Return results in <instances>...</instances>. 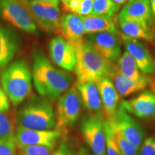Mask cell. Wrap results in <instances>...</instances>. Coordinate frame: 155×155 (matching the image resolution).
Here are the masks:
<instances>
[{
	"mask_svg": "<svg viewBox=\"0 0 155 155\" xmlns=\"http://www.w3.org/2000/svg\"><path fill=\"white\" fill-rule=\"evenodd\" d=\"M32 78L35 88L40 96L57 101L73 84V76L67 71L53 66L41 50L32 55Z\"/></svg>",
	"mask_w": 155,
	"mask_h": 155,
	"instance_id": "1",
	"label": "cell"
},
{
	"mask_svg": "<svg viewBox=\"0 0 155 155\" xmlns=\"http://www.w3.org/2000/svg\"><path fill=\"white\" fill-rule=\"evenodd\" d=\"M76 64L75 72L76 84L93 81L97 83L104 77H111L116 70V64L104 58L95 50L91 44L85 40L75 50Z\"/></svg>",
	"mask_w": 155,
	"mask_h": 155,
	"instance_id": "2",
	"label": "cell"
},
{
	"mask_svg": "<svg viewBox=\"0 0 155 155\" xmlns=\"http://www.w3.org/2000/svg\"><path fill=\"white\" fill-rule=\"evenodd\" d=\"M0 84L13 105L24 102L32 92V73L26 61L17 59L7 65L0 76Z\"/></svg>",
	"mask_w": 155,
	"mask_h": 155,
	"instance_id": "3",
	"label": "cell"
},
{
	"mask_svg": "<svg viewBox=\"0 0 155 155\" xmlns=\"http://www.w3.org/2000/svg\"><path fill=\"white\" fill-rule=\"evenodd\" d=\"M17 121L20 127L38 130L53 129L55 116L51 101L45 97H32L18 110Z\"/></svg>",
	"mask_w": 155,
	"mask_h": 155,
	"instance_id": "4",
	"label": "cell"
},
{
	"mask_svg": "<svg viewBox=\"0 0 155 155\" xmlns=\"http://www.w3.org/2000/svg\"><path fill=\"white\" fill-rule=\"evenodd\" d=\"M0 17L27 33L38 34V25L23 0H0Z\"/></svg>",
	"mask_w": 155,
	"mask_h": 155,
	"instance_id": "5",
	"label": "cell"
},
{
	"mask_svg": "<svg viewBox=\"0 0 155 155\" xmlns=\"http://www.w3.org/2000/svg\"><path fill=\"white\" fill-rule=\"evenodd\" d=\"M81 96L75 87H72L60 96L56 107L55 126L57 129L72 127L78 121L81 111Z\"/></svg>",
	"mask_w": 155,
	"mask_h": 155,
	"instance_id": "6",
	"label": "cell"
},
{
	"mask_svg": "<svg viewBox=\"0 0 155 155\" xmlns=\"http://www.w3.org/2000/svg\"><path fill=\"white\" fill-rule=\"evenodd\" d=\"M37 25L48 33L58 32L61 22L59 0H23Z\"/></svg>",
	"mask_w": 155,
	"mask_h": 155,
	"instance_id": "7",
	"label": "cell"
},
{
	"mask_svg": "<svg viewBox=\"0 0 155 155\" xmlns=\"http://www.w3.org/2000/svg\"><path fill=\"white\" fill-rule=\"evenodd\" d=\"M104 119L94 115L85 116L79 123V129L94 155H106V137Z\"/></svg>",
	"mask_w": 155,
	"mask_h": 155,
	"instance_id": "8",
	"label": "cell"
},
{
	"mask_svg": "<svg viewBox=\"0 0 155 155\" xmlns=\"http://www.w3.org/2000/svg\"><path fill=\"white\" fill-rule=\"evenodd\" d=\"M86 40L103 58L112 63L118 61L121 53V42L119 33L110 32L88 34Z\"/></svg>",
	"mask_w": 155,
	"mask_h": 155,
	"instance_id": "9",
	"label": "cell"
},
{
	"mask_svg": "<svg viewBox=\"0 0 155 155\" xmlns=\"http://www.w3.org/2000/svg\"><path fill=\"white\" fill-rule=\"evenodd\" d=\"M111 122L116 126L126 139L137 149H139L147 137L146 130L129 112L119 105L115 119Z\"/></svg>",
	"mask_w": 155,
	"mask_h": 155,
	"instance_id": "10",
	"label": "cell"
},
{
	"mask_svg": "<svg viewBox=\"0 0 155 155\" xmlns=\"http://www.w3.org/2000/svg\"><path fill=\"white\" fill-rule=\"evenodd\" d=\"M61 134V131L58 129L38 130L19 126L15 131V141L18 147L28 145H42L55 148Z\"/></svg>",
	"mask_w": 155,
	"mask_h": 155,
	"instance_id": "11",
	"label": "cell"
},
{
	"mask_svg": "<svg viewBox=\"0 0 155 155\" xmlns=\"http://www.w3.org/2000/svg\"><path fill=\"white\" fill-rule=\"evenodd\" d=\"M119 105L139 119H155V84L151 90H145L129 100H123Z\"/></svg>",
	"mask_w": 155,
	"mask_h": 155,
	"instance_id": "12",
	"label": "cell"
},
{
	"mask_svg": "<svg viewBox=\"0 0 155 155\" xmlns=\"http://www.w3.org/2000/svg\"><path fill=\"white\" fill-rule=\"evenodd\" d=\"M126 51L131 55L139 69L146 75H155V59L148 48L137 39L120 35Z\"/></svg>",
	"mask_w": 155,
	"mask_h": 155,
	"instance_id": "13",
	"label": "cell"
},
{
	"mask_svg": "<svg viewBox=\"0 0 155 155\" xmlns=\"http://www.w3.org/2000/svg\"><path fill=\"white\" fill-rule=\"evenodd\" d=\"M50 59L55 65L70 72L75 71L76 55L73 48L61 35L54 37L48 45Z\"/></svg>",
	"mask_w": 155,
	"mask_h": 155,
	"instance_id": "14",
	"label": "cell"
},
{
	"mask_svg": "<svg viewBox=\"0 0 155 155\" xmlns=\"http://www.w3.org/2000/svg\"><path fill=\"white\" fill-rule=\"evenodd\" d=\"M58 33L61 34L75 52L76 48L85 40L86 31L82 17L73 13L63 15L61 18Z\"/></svg>",
	"mask_w": 155,
	"mask_h": 155,
	"instance_id": "15",
	"label": "cell"
},
{
	"mask_svg": "<svg viewBox=\"0 0 155 155\" xmlns=\"http://www.w3.org/2000/svg\"><path fill=\"white\" fill-rule=\"evenodd\" d=\"M97 85L101 98L105 120L113 121L119 105V95L109 78H102L97 82Z\"/></svg>",
	"mask_w": 155,
	"mask_h": 155,
	"instance_id": "16",
	"label": "cell"
},
{
	"mask_svg": "<svg viewBox=\"0 0 155 155\" xmlns=\"http://www.w3.org/2000/svg\"><path fill=\"white\" fill-rule=\"evenodd\" d=\"M110 79L114 83L119 96L121 97H127L135 93L142 91L147 87H152L154 83V79L149 76V75H145L138 80L128 78L119 73L116 68V70L112 73Z\"/></svg>",
	"mask_w": 155,
	"mask_h": 155,
	"instance_id": "17",
	"label": "cell"
},
{
	"mask_svg": "<svg viewBox=\"0 0 155 155\" xmlns=\"http://www.w3.org/2000/svg\"><path fill=\"white\" fill-rule=\"evenodd\" d=\"M75 86L80 94L83 106L91 115L105 119L101 98L97 83L89 81L82 84H76Z\"/></svg>",
	"mask_w": 155,
	"mask_h": 155,
	"instance_id": "18",
	"label": "cell"
},
{
	"mask_svg": "<svg viewBox=\"0 0 155 155\" xmlns=\"http://www.w3.org/2000/svg\"><path fill=\"white\" fill-rule=\"evenodd\" d=\"M121 35L137 40L155 41V25L153 21L144 22L137 20H119Z\"/></svg>",
	"mask_w": 155,
	"mask_h": 155,
	"instance_id": "19",
	"label": "cell"
},
{
	"mask_svg": "<svg viewBox=\"0 0 155 155\" xmlns=\"http://www.w3.org/2000/svg\"><path fill=\"white\" fill-rule=\"evenodd\" d=\"M17 33L0 24V68L9 65L20 48Z\"/></svg>",
	"mask_w": 155,
	"mask_h": 155,
	"instance_id": "20",
	"label": "cell"
},
{
	"mask_svg": "<svg viewBox=\"0 0 155 155\" xmlns=\"http://www.w3.org/2000/svg\"><path fill=\"white\" fill-rule=\"evenodd\" d=\"M119 20L152 22V13L150 0H129L121 9Z\"/></svg>",
	"mask_w": 155,
	"mask_h": 155,
	"instance_id": "21",
	"label": "cell"
},
{
	"mask_svg": "<svg viewBox=\"0 0 155 155\" xmlns=\"http://www.w3.org/2000/svg\"><path fill=\"white\" fill-rule=\"evenodd\" d=\"M86 34L110 32L119 33L115 17L96 16L90 15L82 17Z\"/></svg>",
	"mask_w": 155,
	"mask_h": 155,
	"instance_id": "22",
	"label": "cell"
},
{
	"mask_svg": "<svg viewBox=\"0 0 155 155\" xmlns=\"http://www.w3.org/2000/svg\"><path fill=\"white\" fill-rule=\"evenodd\" d=\"M116 65L119 73L128 78L138 80L146 75L141 73L137 66L134 59L127 51H125L122 54V55L120 56L117 61V64Z\"/></svg>",
	"mask_w": 155,
	"mask_h": 155,
	"instance_id": "23",
	"label": "cell"
},
{
	"mask_svg": "<svg viewBox=\"0 0 155 155\" xmlns=\"http://www.w3.org/2000/svg\"><path fill=\"white\" fill-rule=\"evenodd\" d=\"M111 125V133L116 144L119 147L120 152L122 155H138L139 149H137L134 145H133L128 139L124 137V135L120 132L119 129L111 121H109Z\"/></svg>",
	"mask_w": 155,
	"mask_h": 155,
	"instance_id": "24",
	"label": "cell"
},
{
	"mask_svg": "<svg viewBox=\"0 0 155 155\" xmlns=\"http://www.w3.org/2000/svg\"><path fill=\"white\" fill-rule=\"evenodd\" d=\"M120 6L112 0H94L93 15L101 17H115Z\"/></svg>",
	"mask_w": 155,
	"mask_h": 155,
	"instance_id": "25",
	"label": "cell"
},
{
	"mask_svg": "<svg viewBox=\"0 0 155 155\" xmlns=\"http://www.w3.org/2000/svg\"><path fill=\"white\" fill-rule=\"evenodd\" d=\"M15 129L13 121L5 113L0 112V139H15Z\"/></svg>",
	"mask_w": 155,
	"mask_h": 155,
	"instance_id": "26",
	"label": "cell"
},
{
	"mask_svg": "<svg viewBox=\"0 0 155 155\" xmlns=\"http://www.w3.org/2000/svg\"><path fill=\"white\" fill-rule=\"evenodd\" d=\"M19 155H52L54 147L42 145H28L18 147Z\"/></svg>",
	"mask_w": 155,
	"mask_h": 155,
	"instance_id": "27",
	"label": "cell"
},
{
	"mask_svg": "<svg viewBox=\"0 0 155 155\" xmlns=\"http://www.w3.org/2000/svg\"><path fill=\"white\" fill-rule=\"evenodd\" d=\"M104 121L106 137V155H122L115 140H114L113 136H112L111 125H110L109 121L105 119Z\"/></svg>",
	"mask_w": 155,
	"mask_h": 155,
	"instance_id": "28",
	"label": "cell"
},
{
	"mask_svg": "<svg viewBox=\"0 0 155 155\" xmlns=\"http://www.w3.org/2000/svg\"><path fill=\"white\" fill-rule=\"evenodd\" d=\"M15 139H0V155H16Z\"/></svg>",
	"mask_w": 155,
	"mask_h": 155,
	"instance_id": "29",
	"label": "cell"
},
{
	"mask_svg": "<svg viewBox=\"0 0 155 155\" xmlns=\"http://www.w3.org/2000/svg\"><path fill=\"white\" fill-rule=\"evenodd\" d=\"M138 155H155V138L146 137L139 149Z\"/></svg>",
	"mask_w": 155,
	"mask_h": 155,
	"instance_id": "30",
	"label": "cell"
},
{
	"mask_svg": "<svg viewBox=\"0 0 155 155\" xmlns=\"http://www.w3.org/2000/svg\"><path fill=\"white\" fill-rule=\"evenodd\" d=\"M94 0H80L75 15L79 16H88L92 14Z\"/></svg>",
	"mask_w": 155,
	"mask_h": 155,
	"instance_id": "31",
	"label": "cell"
},
{
	"mask_svg": "<svg viewBox=\"0 0 155 155\" xmlns=\"http://www.w3.org/2000/svg\"><path fill=\"white\" fill-rule=\"evenodd\" d=\"M73 147L66 141H62L52 155H77Z\"/></svg>",
	"mask_w": 155,
	"mask_h": 155,
	"instance_id": "32",
	"label": "cell"
},
{
	"mask_svg": "<svg viewBox=\"0 0 155 155\" xmlns=\"http://www.w3.org/2000/svg\"><path fill=\"white\" fill-rule=\"evenodd\" d=\"M10 108L9 100L0 84V112L5 113Z\"/></svg>",
	"mask_w": 155,
	"mask_h": 155,
	"instance_id": "33",
	"label": "cell"
},
{
	"mask_svg": "<svg viewBox=\"0 0 155 155\" xmlns=\"http://www.w3.org/2000/svg\"><path fill=\"white\" fill-rule=\"evenodd\" d=\"M77 155H91V154L90 151L88 150L87 147L83 146L80 148Z\"/></svg>",
	"mask_w": 155,
	"mask_h": 155,
	"instance_id": "34",
	"label": "cell"
},
{
	"mask_svg": "<svg viewBox=\"0 0 155 155\" xmlns=\"http://www.w3.org/2000/svg\"><path fill=\"white\" fill-rule=\"evenodd\" d=\"M151 9H152V13L153 18L155 19V0H150Z\"/></svg>",
	"mask_w": 155,
	"mask_h": 155,
	"instance_id": "35",
	"label": "cell"
},
{
	"mask_svg": "<svg viewBox=\"0 0 155 155\" xmlns=\"http://www.w3.org/2000/svg\"><path fill=\"white\" fill-rule=\"evenodd\" d=\"M112 1H113L114 2H115L116 4H117L118 5L120 6V5H123L124 3H125L127 0H112Z\"/></svg>",
	"mask_w": 155,
	"mask_h": 155,
	"instance_id": "36",
	"label": "cell"
},
{
	"mask_svg": "<svg viewBox=\"0 0 155 155\" xmlns=\"http://www.w3.org/2000/svg\"><path fill=\"white\" fill-rule=\"evenodd\" d=\"M61 1L62 2V3H63V4L69 2L71 1V0H61Z\"/></svg>",
	"mask_w": 155,
	"mask_h": 155,
	"instance_id": "37",
	"label": "cell"
},
{
	"mask_svg": "<svg viewBox=\"0 0 155 155\" xmlns=\"http://www.w3.org/2000/svg\"><path fill=\"white\" fill-rule=\"evenodd\" d=\"M37 1H52V0H37Z\"/></svg>",
	"mask_w": 155,
	"mask_h": 155,
	"instance_id": "38",
	"label": "cell"
}]
</instances>
